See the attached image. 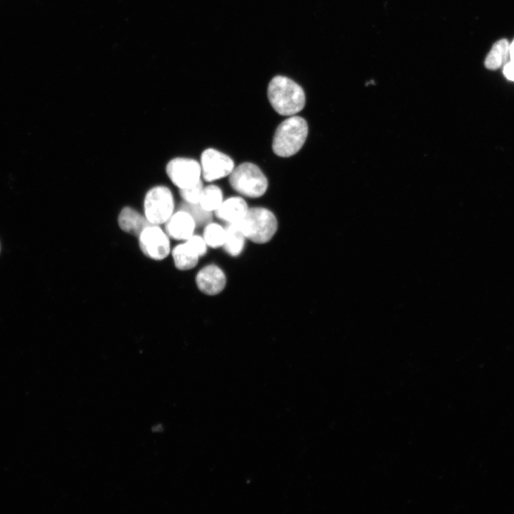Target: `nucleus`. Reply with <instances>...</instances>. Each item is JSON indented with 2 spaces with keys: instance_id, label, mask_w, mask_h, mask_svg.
Here are the masks:
<instances>
[{
  "instance_id": "obj_1",
  "label": "nucleus",
  "mask_w": 514,
  "mask_h": 514,
  "mask_svg": "<svg viewBox=\"0 0 514 514\" xmlns=\"http://www.w3.org/2000/svg\"><path fill=\"white\" fill-rule=\"evenodd\" d=\"M268 98L273 109L282 116H292L300 112L306 103L301 86L283 76H276L270 81Z\"/></svg>"
},
{
  "instance_id": "obj_2",
  "label": "nucleus",
  "mask_w": 514,
  "mask_h": 514,
  "mask_svg": "<svg viewBox=\"0 0 514 514\" xmlns=\"http://www.w3.org/2000/svg\"><path fill=\"white\" fill-rule=\"evenodd\" d=\"M308 132L306 121L298 116H291L282 121L276 129L272 148L280 157L296 154L304 144Z\"/></svg>"
},
{
  "instance_id": "obj_3",
  "label": "nucleus",
  "mask_w": 514,
  "mask_h": 514,
  "mask_svg": "<svg viewBox=\"0 0 514 514\" xmlns=\"http://www.w3.org/2000/svg\"><path fill=\"white\" fill-rule=\"evenodd\" d=\"M246 239L262 244L268 242L275 235L278 222L275 215L263 207L248 208L244 217L238 222Z\"/></svg>"
},
{
  "instance_id": "obj_4",
  "label": "nucleus",
  "mask_w": 514,
  "mask_h": 514,
  "mask_svg": "<svg viewBox=\"0 0 514 514\" xmlns=\"http://www.w3.org/2000/svg\"><path fill=\"white\" fill-rule=\"evenodd\" d=\"M229 183L237 193L248 198L262 196L267 190L268 180L258 166L245 162L234 168Z\"/></svg>"
},
{
  "instance_id": "obj_5",
  "label": "nucleus",
  "mask_w": 514,
  "mask_h": 514,
  "mask_svg": "<svg viewBox=\"0 0 514 514\" xmlns=\"http://www.w3.org/2000/svg\"><path fill=\"white\" fill-rule=\"evenodd\" d=\"M174 198L171 190L165 186H156L146 193L144 215L151 224L165 223L174 213Z\"/></svg>"
},
{
  "instance_id": "obj_6",
  "label": "nucleus",
  "mask_w": 514,
  "mask_h": 514,
  "mask_svg": "<svg viewBox=\"0 0 514 514\" xmlns=\"http://www.w3.org/2000/svg\"><path fill=\"white\" fill-rule=\"evenodd\" d=\"M166 173L179 189L191 186L201 180V164L195 159L176 157L166 165Z\"/></svg>"
},
{
  "instance_id": "obj_7",
  "label": "nucleus",
  "mask_w": 514,
  "mask_h": 514,
  "mask_svg": "<svg viewBox=\"0 0 514 514\" xmlns=\"http://www.w3.org/2000/svg\"><path fill=\"white\" fill-rule=\"evenodd\" d=\"M142 252L154 260H162L170 253L169 236L159 225L147 226L138 236Z\"/></svg>"
},
{
  "instance_id": "obj_8",
  "label": "nucleus",
  "mask_w": 514,
  "mask_h": 514,
  "mask_svg": "<svg viewBox=\"0 0 514 514\" xmlns=\"http://www.w3.org/2000/svg\"><path fill=\"white\" fill-rule=\"evenodd\" d=\"M200 164L201 175L208 182L229 176L234 169V163L228 156L211 148L202 153Z\"/></svg>"
},
{
  "instance_id": "obj_9",
  "label": "nucleus",
  "mask_w": 514,
  "mask_h": 514,
  "mask_svg": "<svg viewBox=\"0 0 514 514\" xmlns=\"http://www.w3.org/2000/svg\"><path fill=\"white\" fill-rule=\"evenodd\" d=\"M198 289L208 296L221 293L226 284V277L223 270L215 264H210L201 268L196 276Z\"/></svg>"
},
{
  "instance_id": "obj_10",
  "label": "nucleus",
  "mask_w": 514,
  "mask_h": 514,
  "mask_svg": "<svg viewBox=\"0 0 514 514\" xmlns=\"http://www.w3.org/2000/svg\"><path fill=\"white\" fill-rule=\"evenodd\" d=\"M196 226L189 213L178 209L165 223V231L173 239L186 241L193 235Z\"/></svg>"
},
{
  "instance_id": "obj_11",
  "label": "nucleus",
  "mask_w": 514,
  "mask_h": 514,
  "mask_svg": "<svg viewBox=\"0 0 514 514\" xmlns=\"http://www.w3.org/2000/svg\"><path fill=\"white\" fill-rule=\"evenodd\" d=\"M248 209L243 198L234 196L223 201L214 213L218 218L231 223L241 221Z\"/></svg>"
},
{
  "instance_id": "obj_12",
  "label": "nucleus",
  "mask_w": 514,
  "mask_h": 514,
  "mask_svg": "<svg viewBox=\"0 0 514 514\" xmlns=\"http://www.w3.org/2000/svg\"><path fill=\"white\" fill-rule=\"evenodd\" d=\"M118 223L124 231L137 237L147 226L151 224L145 215L129 206L122 208Z\"/></svg>"
},
{
  "instance_id": "obj_13",
  "label": "nucleus",
  "mask_w": 514,
  "mask_h": 514,
  "mask_svg": "<svg viewBox=\"0 0 514 514\" xmlns=\"http://www.w3.org/2000/svg\"><path fill=\"white\" fill-rule=\"evenodd\" d=\"M172 256L176 267L182 271L194 268L200 258L196 251L186 241L174 247L172 250Z\"/></svg>"
},
{
  "instance_id": "obj_14",
  "label": "nucleus",
  "mask_w": 514,
  "mask_h": 514,
  "mask_svg": "<svg viewBox=\"0 0 514 514\" xmlns=\"http://www.w3.org/2000/svg\"><path fill=\"white\" fill-rule=\"evenodd\" d=\"M226 228V240L223 248L231 256H238L243 250L246 237L238 223H228Z\"/></svg>"
},
{
  "instance_id": "obj_15",
  "label": "nucleus",
  "mask_w": 514,
  "mask_h": 514,
  "mask_svg": "<svg viewBox=\"0 0 514 514\" xmlns=\"http://www.w3.org/2000/svg\"><path fill=\"white\" fill-rule=\"evenodd\" d=\"M510 57L509 43L506 39H500L494 44L485 61L488 69L494 70L500 67Z\"/></svg>"
},
{
  "instance_id": "obj_16",
  "label": "nucleus",
  "mask_w": 514,
  "mask_h": 514,
  "mask_svg": "<svg viewBox=\"0 0 514 514\" xmlns=\"http://www.w3.org/2000/svg\"><path fill=\"white\" fill-rule=\"evenodd\" d=\"M223 193L221 188L215 185L203 188L199 201L200 205L207 211H215L223 202Z\"/></svg>"
},
{
  "instance_id": "obj_17",
  "label": "nucleus",
  "mask_w": 514,
  "mask_h": 514,
  "mask_svg": "<svg viewBox=\"0 0 514 514\" xmlns=\"http://www.w3.org/2000/svg\"><path fill=\"white\" fill-rule=\"evenodd\" d=\"M226 235L225 228L218 223L210 222L205 226L203 238L208 246L216 248L223 246Z\"/></svg>"
},
{
  "instance_id": "obj_18",
  "label": "nucleus",
  "mask_w": 514,
  "mask_h": 514,
  "mask_svg": "<svg viewBox=\"0 0 514 514\" xmlns=\"http://www.w3.org/2000/svg\"><path fill=\"white\" fill-rule=\"evenodd\" d=\"M178 209L184 210L189 213L193 218L197 226L206 225L211 222L212 212L203 209L199 203H190L183 201L179 205Z\"/></svg>"
},
{
  "instance_id": "obj_19",
  "label": "nucleus",
  "mask_w": 514,
  "mask_h": 514,
  "mask_svg": "<svg viewBox=\"0 0 514 514\" xmlns=\"http://www.w3.org/2000/svg\"><path fill=\"white\" fill-rule=\"evenodd\" d=\"M203 190V183L200 181L191 186L179 189V193L183 201L197 203L200 201Z\"/></svg>"
},
{
  "instance_id": "obj_20",
  "label": "nucleus",
  "mask_w": 514,
  "mask_h": 514,
  "mask_svg": "<svg viewBox=\"0 0 514 514\" xmlns=\"http://www.w3.org/2000/svg\"><path fill=\"white\" fill-rule=\"evenodd\" d=\"M186 241L193 248L200 257L206 253L208 246L203 236L193 234Z\"/></svg>"
},
{
  "instance_id": "obj_21",
  "label": "nucleus",
  "mask_w": 514,
  "mask_h": 514,
  "mask_svg": "<svg viewBox=\"0 0 514 514\" xmlns=\"http://www.w3.org/2000/svg\"><path fill=\"white\" fill-rule=\"evenodd\" d=\"M503 74L508 79L514 81V61H510L505 65Z\"/></svg>"
},
{
  "instance_id": "obj_22",
  "label": "nucleus",
  "mask_w": 514,
  "mask_h": 514,
  "mask_svg": "<svg viewBox=\"0 0 514 514\" xmlns=\"http://www.w3.org/2000/svg\"><path fill=\"white\" fill-rule=\"evenodd\" d=\"M509 56L510 61H514V39L512 43L509 44Z\"/></svg>"
}]
</instances>
